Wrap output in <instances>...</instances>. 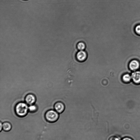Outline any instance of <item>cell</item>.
<instances>
[{
  "label": "cell",
  "instance_id": "obj_2",
  "mask_svg": "<svg viewBox=\"0 0 140 140\" xmlns=\"http://www.w3.org/2000/svg\"><path fill=\"white\" fill-rule=\"evenodd\" d=\"M59 114L55 110H50L47 111L45 114V118L47 122L53 123L56 122L59 118Z\"/></svg>",
  "mask_w": 140,
  "mask_h": 140
},
{
  "label": "cell",
  "instance_id": "obj_5",
  "mask_svg": "<svg viewBox=\"0 0 140 140\" xmlns=\"http://www.w3.org/2000/svg\"><path fill=\"white\" fill-rule=\"evenodd\" d=\"M87 55L86 52L84 51H79L77 53L76 58L77 60L80 62H83L86 59Z\"/></svg>",
  "mask_w": 140,
  "mask_h": 140
},
{
  "label": "cell",
  "instance_id": "obj_11",
  "mask_svg": "<svg viewBox=\"0 0 140 140\" xmlns=\"http://www.w3.org/2000/svg\"><path fill=\"white\" fill-rule=\"evenodd\" d=\"M131 77L128 74H125L123 76V79L125 82H128L131 79Z\"/></svg>",
  "mask_w": 140,
  "mask_h": 140
},
{
  "label": "cell",
  "instance_id": "obj_14",
  "mask_svg": "<svg viewBox=\"0 0 140 140\" xmlns=\"http://www.w3.org/2000/svg\"><path fill=\"white\" fill-rule=\"evenodd\" d=\"M121 140H133L130 137H126L123 138Z\"/></svg>",
  "mask_w": 140,
  "mask_h": 140
},
{
  "label": "cell",
  "instance_id": "obj_12",
  "mask_svg": "<svg viewBox=\"0 0 140 140\" xmlns=\"http://www.w3.org/2000/svg\"><path fill=\"white\" fill-rule=\"evenodd\" d=\"M108 140H120V138L116 136H112L110 137Z\"/></svg>",
  "mask_w": 140,
  "mask_h": 140
},
{
  "label": "cell",
  "instance_id": "obj_8",
  "mask_svg": "<svg viewBox=\"0 0 140 140\" xmlns=\"http://www.w3.org/2000/svg\"><path fill=\"white\" fill-rule=\"evenodd\" d=\"M12 125L10 123L8 122H5L3 123V130L6 132L11 130Z\"/></svg>",
  "mask_w": 140,
  "mask_h": 140
},
{
  "label": "cell",
  "instance_id": "obj_6",
  "mask_svg": "<svg viewBox=\"0 0 140 140\" xmlns=\"http://www.w3.org/2000/svg\"><path fill=\"white\" fill-rule=\"evenodd\" d=\"M131 78L136 83L140 82V72L137 71L132 73L131 75Z\"/></svg>",
  "mask_w": 140,
  "mask_h": 140
},
{
  "label": "cell",
  "instance_id": "obj_1",
  "mask_svg": "<svg viewBox=\"0 0 140 140\" xmlns=\"http://www.w3.org/2000/svg\"><path fill=\"white\" fill-rule=\"evenodd\" d=\"M14 110L17 116L20 118L24 117L29 112V106L25 102H20L16 104Z\"/></svg>",
  "mask_w": 140,
  "mask_h": 140
},
{
  "label": "cell",
  "instance_id": "obj_15",
  "mask_svg": "<svg viewBox=\"0 0 140 140\" xmlns=\"http://www.w3.org/2000/svg\"><path fill=\"white\" fill-rule=\"evenodd\" d=\"M3 130V123L0 122V131L1 132Z\"/></svg>",
  "mask_w": 140,
  "mask_h": 140
},
{
  "label": "cell",
  "instance_id": "obj_9",
  "mask_svg": "<svg viewBox=\"0 0 140 140\" xmlns=\"http://www.w3.org/2000/svg\"><path fill=\"white\" fill-rule=\"evenodd\" d=\"M38 108L36 104H33L29 106V112L31 113H34L37 111Z\"/></svg>",
  "mask_w": 140,
  "mask_h": 140
},
{
  "label": "cell",
  "instance_id": "obj_3",
  "mask_svg": "<svg viewBox=\"0 0 140 140\" xmlns=\"http://www.w3.org/2000/svg\"><path fill=\"white\" fill-rule=\"evenodd\" d=\"M25 102L29 106L35 104L37 101L35 96L32 93H28L24 98Z\"/></svg>",
  "mask_w": 140,
  "mask_h": 140
},
{
  "label": "cell",
  "instance_id": "obj_7",
  "mask_svg": "<svg viewBox=\"0 0 140 140\" xmlns=\"http://www.w3.org/2000/svg\"><path fill=\"white\" fill-rule=\"evenodd\" d=\"M139 66L138 62L136 60H133L130 62L129 66L131 70H135L139 68Z\"/></svg>",
  "mask_w": 140,
  "mask_h": 140
},
{
  "label": "cell",
  "instance_id": "obj_4",
  "mask_svg": "<svg viewBox=\"0 0 140 140\" xmlns=\"http://www.w3.org/2000/svg\"><path fill=\"white\" fill-rule=\"evenodd\" d=\"M54 109L58 113L61 114L65 109V106L63 103L61 102H56L54 104Z\"/></svg>",
  "mask_w": 140,
  "mask_h": 140
},
{
  "label": "cell",
  "instance_id": "obj_13",
  "mask_svg": "<svg viewBox=\"0 0 140 140\" xmlns=\"http://www.w3.org/2000/svg\"><path fill=\"white\" fill-rule=\"evenodd\" d=\"M135 30L137 34L140 35V25L137 26L136 27Z\"/></svg>",
  "mask_w": 140,
  "mask_h": 140
},
{
  "label": "cell",
  "instance_id": "obj_10",
  "mask_svg": "<svg viewBox=\"0 0 140 140\" xmlns=\"http://www.w3.org/2000/svg\"><path fill=\"white\" fill-rule=\"evenodd\" d=\"M77 48L80 51H83L86 48L85 44L82 42L79 43L77 45Z\"/></svg>",
  "mask_w": 140,
  "mask_h": 140
}]
</instances>
